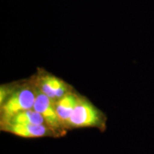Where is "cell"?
Here are the masks:
<instances>
[{"mask_svg": "<svg viewBox=\"0 0 154 154\" xmlns=\"http://www.w3.org/2000/svg\"><path fill=\"white\" fill-rule=\"evenodd\" d=\"M15 87V85H2L0 88V106L2 105Z\"/></svg>", "mask_w": 154, "mask_h": 154, "instance_id": "obj_8", "label": "cell"}, {"mask_svg": "<svg viewBox=\"0 0 154 154\" xmlns=\"http://www.w3.org/2000/svg\"><path fill=\"white\" fill-rule=\"evenodd\" d=\"M36 98L32 109L37 111L42 116L45 121L46 125L54 133L56 137L65 136L67 130L64 128L57 114L55 102L42 93L36 86Z\"/></svg>", "mask_w": 154, "mask_h": 154, "instance_id": "obj_3", "label": "cell"}, {"mask_svg": "<svg viewBox=\"0 0 154 154\" xmlns=\"http://www.w3.org/2000/svg\"><path fill=\"white\" fill-rule=\"evenodd\" d=\"M36 90L32 79L20 85H15L9 97L0 106V124L7 122L17 113L33 109Z\"/></svg>", "mask_w": 154, "mask_h": 154, "instance_id": "obj_1", "label": "cell"}, {"mask_svg": "<svg viewBox=\"0 0 154 154\" xmlns=\"http://www.w3.org/2000/svg\"><path fill=\"white\" fill-rule=\"evenodd\" d=\"M1 130L22 138H35L56 137L54 133L46 125L32 124H1Z\"/></svg>", "mask_w": 154, "mask_h": 154, "instance_id": "obj_5", "label": "cell"}, {"mask_svg": "<svg viewBox=\"0 0 154 154\" xmlns=\"http://www.w3.org/2000/svg\"><path fill=\"white\" fill-rule=\"evenodd\" d=\"M79 96L75 91L67 94L55 102V107L57 114L62 122L64 128L68 131V123L79 101Z\"/></svg>", "mask_w": 154, "mask_h": 154, "instance_id": "obj_6", "label": "cell"}, {"mask_svg": "<svg viewBox=\"0 0 154 154\" xmlns=\"http://www.w3.org/2000/svg\"><path fill=\"white\" fill-rule=\"evenodd\" d=\"M106 116L86 97L79 96L69 119L68 130L81 128H96L101 131L106 128Z\"/></svg>", "mask_w": 154, "mask_h": 154, "instance_id": "obj_2", "label": "cell"}, {"mask_svg": "<svg viewBox=\"0 0 154 154\" xmlns=\"http://www.w3.org/2000/svg\"><path fill=\"white\" fill-rule=\"evenodd\" d=\"M35 85L42 93L56 102L72 91V87L54 75L42 71L32 79Z\"/></svg>", "mask_w": 154, "mask_h": 154, "instance_id": "obj_4", "label": "cell"}, {"mask_svg": "<svg viewBox=\"0 0 154 154\" xmlns=\"http://www.w3.org/2000/svg\"><path fill=\"white\" fill-rule=\"evenodd\" d=\"M5 124L46 125L45 121L42 116L34 109H29L17 113Z\"/></svg>", "mask_w": 154, "mask_h": 154, "instance_id": "obj_7", "label": "cell"}]
</instances>
